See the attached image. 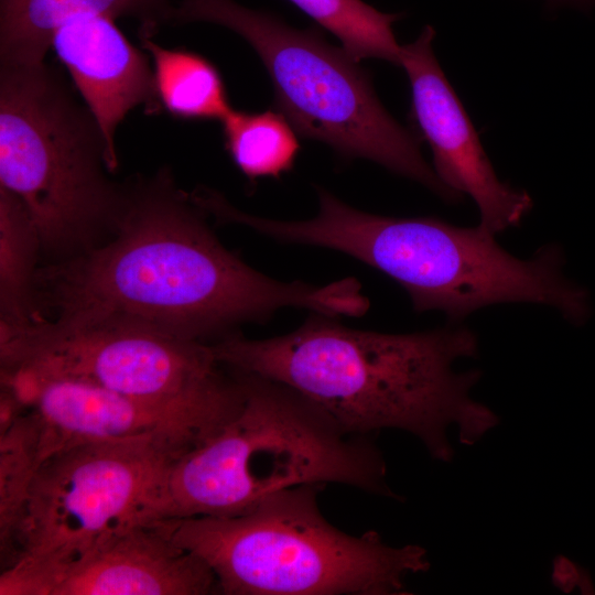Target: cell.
<instances>
[{"instance_id": "cell-16", "label": "cell", "mask_w": 595, "mask_h": 595, "mask_svg": "<svg viewBox=\"0 0 595 595\" xmlns=\"http://www.w3.org/2000/svg\"><path fill=\"white\" fill-rule=\"evenodd\" d=\"M41 245L21 204L0 190V332L37 320L35 275Z\"/></svg>"}, {"instance_id": "cell-17", "label": "cell", "mask_w": 595, "mask_h": 595, "mask_svg": "<svg viewBox=\"0 0 595 595\" xmlns=\"http://www.w3.org/2000/svg\"><path fill=\"white\" fill-rule=\"evenodd\" d=\"M40 465V428L33 413L22 409L0 422L1 571L15 561L20 528Z\"/></svg>"}, {"instance_id": "cell-12", "label": "cell", "mask_w": 595, "mask_h": 595, "mask_svg": "<svg viewBox=\"0 0 595 595\" xmlns=\"http://www.w3.org/2000/svg\"><path fill=\"white\" fill-rule=\"evenodd\" d=\"M210 593H218L212 569L177 545L159 520L133 522L111 533L50 591V595Z\"/></svg>"}, {"instance_id": "cell-2", "label": "cell", "mask_w": 595, "mask_h": 595, "mask_svg": "<svg viewBox=\"0 0 595 595\" xmlns=\"http://www.w3.org/2000/svg\"><path fill=\"white\" fill-rule=\"evenodd\" d=\"M210 346L223 365L291 387L345 432L370 437L383 429L402 430L441 462L454 455L450 425L462 444L473 445L499 423L470 397L482 372L454 370L457 359L477 354L475 334L463 326L390 334L310 312L284 335L230 334Z\"/></svg>"}, {"instance_id": "cell-3", "label": "cell", "mask_w": 595, "mask_h": 595, "mask_svg": "<svg viewBox=\"0 0 595 595\" xmlns=\"http://www.w3.org/2000/svg\"><path fill=\"white\" fill-rule=\"evenodd\" d=\"M316 192L318 212L312 218L281 220L242 212L238 221L277 241L336 250L381 271L405 290L416 312L437 310L457 322L488 305L530 302L555 307L574 325L591 315L588 293L564 277L556 245L518 259L479 224L375 215L325 188Z\"/></svg>"}, {"instance_id": "cell-6", "label": "cell", "mask_w": 595, "mask_h": 595, "mask_svg": "<svg viewBox=\"0 0 595 595\" xmlns=\"http://www.w3.org/2000/svg\"><path fill=\"white\" fill-rule=\"evenodd\" d=\"M105 139L45 62L0 66V190L29 215L41 252L57 261L112 234L126 190L105 172Z\"/></svg>"}, {"instance_id": "cell-4", "label": "cell", "mask_w": 595, "mask_h": 595, "mask_svg": "<svg viewBox=\"0 0 595 595\" xmlns=\"http://www.w3.org/2000/svg\"><path fill=\"white\" fill-rule=\"evenodd\" d=\"M237 372L245 389L241 409L171 463L153 521L238 516L271 494L307 484L401 499L389 488L386 462L369 436L345 432L286 385Z\"/></svg>"}, {"instance_id": "cell-11", "label": "cell", "mask_w": 595, "mask_h": 595, "mask_svg": "<svg viewBox=\"0 0 595 595\" xmlns=\"http://www.w3.org/2000/svg\"><path fill=\"white\" fill-rule=\"evenodd\" d=\"M1 388L35 416L41 463L88 442L158 436L191 450L204 441L178 418L86 380L14 369L1 371Z\"/></svg>"}, {"instance_id": "cell-13", "label": "cell", "mask_w": 595, "mask_h": 595, "mask_svg": "<svg viewBox=\"0 0 595 595\" xmlns=\"http://www.w3.org/2000/svg\"><path fill=\"white\" fill-rule=\"evenodd\" d=\"M51 47L99 127L109 171L116 170L115 133L119 123L137 106L159 110L148 56L125 36L115 19L94 13L78 14L63 23Z\"/></svg>"}, {"instance_id": "cell-7", "label": "cell", "mask_w": 595, "mask_h": 595, "mask_svg": "<svg viewBox=\"0 0 595 595\" xmlns=\"http://www.w3.org/2000/svg\"><path fill=\"white\" fill-rule=\"evenodd\" d=\"M169 22L225 26L256 51L271 79L278 110L295 131L347 159H366L456 202L424 160L418 139L385 109L370 76L315 29L298 30L235 0H181Z\"/></svg>"}, {"instance_id": "cell-15", "label": "cell", "mask_w": 595, "mask_h": 595, "mask_svg": "<svg viewBox=\"0 0 595 595\" xmlns=\"http://www.w3.org/2000/svg\"><path fill=\"white\" fill-rule=\"evenodd\" d=\"M139 30L153 61L159 110L184 120H221L231 109L220 73L207 58L182 48H167Z\"/></svg>"}, {"instance_id": "cell-1", "label": "cell", "mask_w": 595, "mask_h": 595, "mask_svg": "<svg viewBox=\"0 0 595 595\" xmlns=\"http://www.w3.org/2000/svg\"><path fill=\"white\" fill-rule=\"evenodd\" d=\"M206 214L159 172L126 190L109 241L37 269L35 301L56 326L128 317L214 343L247 323L296 307L363 316L369 300L355 278L324 285L280 281L229 251Z\"/></svg>"}, {"instance_id": "cell-9", "label": "cell", "mask_w": 595, "mask_h": 595, "mask_svg": "<svg viewBox=\"0 0 595 595\" xmlns=\"http://www.w3.org/2000/svg\"><path fill=\"white\" fill-rule=\"evenodd\" d=\"M188 450L158 436L88 442L40 465L0 595H50L108 536L153 511L171 463Z\"/></svg>"}, {"instance_id": "cell-10", "label": "cell", "mask_w": 595, "mask_h": 595, "mask_svg": "<svg viewBox=\"0 0 595 595\" xmlns=\"http://www.w3.org/2000/svg\"><path fill=\"white\" fill-rule=\"evenodd\" d=\"M435 31L425 25L418 39L401 46L400 64L410 83L411 113L433 153L441 182L476 203L479 225L497 234L517 226L532 198L501 182L458 96L433 52Z\"/></svg>"}, {"instance_id": "cell-20", "label": "cell", "mask_w": 595, "mask_h": 595, "mask_svg": "<svg viewBox=\"0 0 595 595\" xmlns=\"http://www.w3.org/2000/svg\"><path fill=\"white\" fill-rule=\"evenodd\" d=\"M572 1H581V2H586V1H592V0H572Z\"/></svg>"}, {"instance_id": "cell-8", "label": "cell", "mask_w": 595, "mask_h": 595, "mask_svg": "<svg viewBox=\"0 0 595 595\" xmlns=\"http://www.w3.org/2000/svg\"><path fill=\"white\" fill-rule=\"evenodd\" d=\"M1 371L86 380L170 413L204 441L241 409V376L210 343L188 339L128 317L56 326L37 320L0 333Z\"/></svg>"}, {"instance_id": "cell-5", "label": "cell", "mask_w": 595, "mask_h": 595, "mask_svg": "<svg viewBox=\"0 0 595 595\" xmlns=\"http://www.w3.org/2000/svg\"><path fill=\"white\" fill-rule=\"evenodd\" d=\"M323 487L279 490L238 516L160 521L177 545L208 564L221 594H407L405 577L430 569L426 550L334 527L318 508Z\"/></svg>"}, {"instance_id": "cell-18", "label": "cell", "mask_w": 595, "mask_h": 595, "mask_svg": "<svg viewBox=\"0 0 595 595\" xmlns=\"http://www.w3.org/2000/svg\"><path fill=\"white\" fill-rule=\"evenodd\" d=\"M220 122L225 148L248 178L279 177L293 167L300 142L281 112L250 113L231 108Z\"/></svg>"}, {"instance_id": "cell-14", "label": "cell", "mask_w": 595, "mask_h": 595, "mask_svg": "<svg viewBox=\"0 0 595 595\" xmlns=\"http://www.w3.org/2000/svg\"><path fill=\"white\" fill-rule=\"evenodd\" d=\"M173 7L172 0H0L1 65L44 62L56 30L75 15L137 18L139 30L153 35Z\"/></svg>"}, {"instance_id": "cell-19", "label": "cell", "mask_w": 595, "mask_h": 595, "mask_svg": "<svg viewBox=\"0 0 595 595\" xmlns=\"http://www.w3.org/2000/svg\"><path fill=\"white\" fill-rule=\"evenodd\" d=\"M323 29L333 33L357 62L378 58L399 66L401 45L392 24L401 18L361 0H289Z\"/></svg>"}]
</instances>
